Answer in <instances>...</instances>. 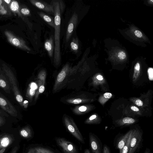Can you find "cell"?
<instances>
[{
  "label": "cell",
  "instance_id": "cell-11",
  "mask_svg": "<svg viewBox=\"0 0 153 153\" xmlns=\"http://www.w3.org/2000/svg\"><path fill=\"white\" fill-rule=\"evenodd\" d=\"M14 141L13 137L9 134H5L0 137V150L6 149Z\"/></svg>",
  "mask_w": 153,
  "mask_h": 153
},
{
  "label": "cell",
  "instance_id": "cell-31",
  "mask_svg": "<svg viewBox=\"0 0 153 153\" xmlns=\"http://www.w3.org/2000/svg\"><path fill=\"white\" fill-rule=\"evenodd\" d=\"M103 153H110L108 147L106 145H104L103 146Z\"/></svg>",
  "mask_w": 153,
  "mask_h": 153
},
{
  "label": "cell",
  "instance_id": "cell-4",
  "mask_svg": "<svg viewBox=\"0 0 153 153\" xmlns=\"http://www.w3.org/2000/svg\"><path fill=\"white\" fill-rule=\"evenodd\" d=\"M0 106L11 116L16 117L17 111L8 100L0 92Z\"/></svg>",
  "mask_w": 153,
  "mask_h": 153
},
{
  "label": "cell",
  "instance_id": "cell-29",
  "mask_svg": "<svg viewBox=\"0 0 153 153\" xmlns=\"http://www.w3.org/2000/svg\"><path fill=\"white\" fill-rule=\"evenodd\" d=\"M134 34L138 38H141L143 36L142 33L141 32L138 30L135 31Z\"/></svg>",
  "mask_w": 153,
  "mask_h": 153
},
{
  "label": "cell",
  "instance_id": "cell-30",
  "mask_svg": "<svg viewBox=\"0 0 153 153\" xmlns=\"http://www.w3.org/2000/svg\"><path fill=\"white\" fill-rule=\"evenodd\" d=\"M82 102V100L79 98L76 99L71 101L70 102L74 104H78Z\"/></svg>",
  "mask_w": 153,
  "mask_h": 153
},
{
  "label": "cell",
  "instance_id": "cell-37",
  "mask_svg": "<svg viewBox=\"0 0 153 153\" xmlns=\"http://www.w3.org/2000/svg\"><path fill=\"white\" fill-rule=\"evenodd\" d=\"M45 89V87L43 85H41L39 87V91L41 93H42L44 91Z\"/></svg>",
  "mask_w": 153,
  "mask_h": 153
},
{
  "label": "cell",
  "instance_id": "cell-38",
  "mask_svg": "<svg viewBox=\"0 0 153 153\" xmlns=\"http://www.w3.org/2000/svg\"><path fill=\"white\" fill-rule=\"evenodd\" d=\"M131 109L132 110L136 111H139V110L138 108H137V107L135 106H132L131 107Z\"/></svg>",
  "mask_w": 153,
  "mask_h": 153
},
{
  "label": "cell",
  "instance_id": "cell-35",
  "mask_svg": "<svg viewBox=\"0 0 153 153\" xmlns=\"http://www.w3.org/2000/svg\"><path fill=\"white\" fill-rule=\"evenodd\" d=\"M86 107L84 106H81L79 108V111H84L86 110Z\"/></svg>",
  "mask_w": 153,
  "mask_h": 153
},
{
  "label": "cell",
  "instance_id": "cell-36",
  "mask_svg": "<svg viewBox=\"0 0 153 153\" xmlns=\"http://www.w3.org/2000/svg\"><path fill=\"white\" fill-rule=\"evenodd\" d=\"M30 88L33 89H36L37 88V86L35 83H32L30 85Z\"/></svg>",
  "mask_w": 153,
  "mask_h": 153
},
{
  "label": "cell",
  "instance_id": "cell-23",
  "mask_svg": "<svg viewBox=\"0 0 153 153\" xmlns=\"http://www.w3.org/2000/svg\"><path fill=\"white\" fill-rule=\"evenodd\" d=\"M20 11L22 15L30 16L31 15L30 10L27 7H24L20 9Z\"/></svg>",
  "mask_w": 153,
  "mask_h": 153
},
{
  "label": "cell",
  "instance_id": "cell-14",
  "mask_svg": "<svg viewBox=\"0 0 153 153\" xmlns=\"http://www.w3.org/2000/svg\"><path fill=\"white\" fill-rule=\"evenodd\" d=\"M9 7L11 12L23 18V16L20 12L19 5L17 1L12 0Z\"/></svg>",
  "mask_w": 153,
  "mask_h": 153
},
{
  "label": "cell",
  "instance_id": "cell-25",
  "mask_svg": "<svg viewBox=\"0 0 153 153\" xmlns=\"http://www.w3.org/2000/svg\"><path fill=\"white\" fill-rule=\"evenodd\" d=\"M66 76V72L64 70L62 71L58 74L57 77V80L59 82H61L65 79Z\"/></svg>",
  "mask_w": 153,
  "mask_h": 153
},
{
  "label": "cell",
  "instance_id": "cell-33",
  "mask_svg": "<svg viewBox=\"0 0 153 153\" xmlns=\"http://www.w3.org/2000/svg\"><path fill=\"white\" fill-rule=\"evenodd\" d=\"M103 96L105 98L109 99L112 97V94L110 93H106L104 94Z\"/></svg>",
  "mask_w": 153,
  "mask_h": 153
},
{
  "label": "cell",
  "instance_id": "cell-7",
  "mask_svg": "<svg viewBox=\"0 0 153 153\" xmlns=\"http://www.w3.org/2000/svg\"><path fill=\"white\" fill-rule=\"evenodd\" d=\"M78 16L74 13L68 23L66 34V40L68 42L71 38L78 22Z\"/></svg>",
  "mask_w": 153,
  "mask_h": 153
},
{
  "label": "cell",
  "instance_id": "cell-1",
  "mask_svg": "<svg viewBox=\"0 0 153 153\" xmlns=\"http://www.w3.org/2000/svg\"><path fill=\"white\" fill-rule=\"evenodd\" d=\"M54 8V62L58 64L61 59L60 47V33L61 14L65 8V4L61 0H53L51 2Z\"/></svg>",
  "mask_w": 153,
  "mask_h": 153
},
{
  "label": "cell",
  "instance_id": "cell-9",
  "mask_svg": "<svg viewBox=\"0 0 153 153\" xmlns=\"http://www.w3.org/2000/svg\"><path fill=\"white\" fill-rule=\"evenodd\" d=\"M66 126L70 133L81 142L84 143L83 137L75 124L68 120L65 121Z\"/></svg>",
  "mask_w": 153,
  "mask_h": 153
},
{
  "label": "cell",
  "instance_id": "cell-13",
  "mask_svg": "<svg viewBox=\"0 0 153 153\" xmlns=\"http://www.w3.org/2000/svg\"><path fill=\"white\" fill-rule=\"evenodd\" d=\"M10 84L6 78L0 72V87L8 93H10L11 89Z\"/></svg>",
  "mask_w": 153,
  "mask_h": 153
},
{
  "label": "cell",
  "instance_id": "cell-3",
  "mask_svg": "<svg viewBox=\"0 0 153 153\" xmlns=\"http://www.w3.org/2000/svg\"><path fill=\"white\" fill-rule=\"evenodd\" d=\"M4 33L8 41L12 45L25 51H31L23 40L16 36L11 32L6 30Z\"/></svg>",
  "mask_w": 153,
  "mask_h": 153
},
{
  "label": "cell",
  "instance_id": "cell-10",
  "mask_svg": "<svg viewBox=\"0 0 153 153\" xmlns=\"http://www.w3.org/2000/svg\"><path fill=\"white\" fill-rule=\"evenodd\" d=\"M89 137L90 146L92 153H101L100 144L96 137L91 133Z\"/></svg>",
  "mask_w": 153,
  "mask_h": 153
},
{
  "label": "cell",
  "instance_id": "cell-6",
  "mask_svg": "<svg viewBox=\"0 0 153 153\" xmlns=\"http://www.w3.org/2000/svg\"><path fill=\"white\" fill-rule=\"evenodd\" d=\"M58 145L66 153H76V149L74 144L65 139L58 138L56 139Z\"/></svg>",
  "mask_w": 153,
  "mask_h": 153
},
{
  "label": "cell",
  "instance_id": "cell-15",
  "mask_svg": "<svg viewBox=\"0 0 153 153\" xmlns=\"http://www.w3.org/2000/svg\"><path fill=\"white\" fill-rule=\"evenodd\" d=\"M132 131V130L130 131L121 137L118 141L117 146L120 150V153H121L123 148L127 143Z\"/></svg>",
  "mask_w": 153,
  "mask_h": 153
},
{
  "label": "cell",
  "instance_id": "cell-45",
  "mask_svg": "<svg viewBox=\"0 0 153 153\" xmlns=\"http://www.w3.org/2000/svg\"><path fill=\"white\" fill-rule=\"evenodd\" d=\"M2 135H0V137L2 136Z\"/></svg>",
  "mask_w": 153,
  "mask_h": 153
},
{
  "label": "cell",
  "instance_id": "cell-20",
  "mask_svg": "<svg viewBox=\"0 0 153 153\" xmlns=\"http://www.w3.org/2000/svg\"><path fill=\"white\" fill-rule=\"evenodd\" d=\"M32 132L30 129L28 127H25L20 131V135L25 138H29L32 136Z\"/></svg>",
  "mask_w": 153,
  "mask_h": 153
},
{
  "label": "cell",
  "instance_id": "cell-16",
  "mask_svg": "<svg viewBox=\"0 0 153 153\" xmlns=\"http://www.w3.org/2000/svg\"><path fill=\"white\" fill-rule=\"evenodd\" d=\"M12 12L8 6L5 3L4 0H0V15L4 16H10Z\"/></svg>",
  "mask_w": 153,
  "mask_h": 153
},
{
  "label": "cell",
  "instance_id": "cell-5",
  "mask_svg": "<svg viewBox=\"0 0 153 153\" xmlns=\"http://www.w3.org/2000/svg\"><path fill=\"white\" fill-rule=\"evenodd\" d=\"M142 138V134L138 130L132 131L129 153H134L138 148Z\"/></svg>",
  "mask_w": 153,
  "mask_h": 153
},
{
  "label": "cell",
  "instance_id": "cell-17",
  "mask_svg": "<svg viewBox=\"0 0 153 153\" xmlns=\"http://www.w3.org/2000/svg\"><path fill=\"white\" fill-rule=\"evenodd\" d=\"M38 15L49 25L54 28V19L51 16L42 12H38Z\"/></svg>",
  "mask_w": 153,
  "mask_h": 153
},
{
  "label": "cell",
  "instance_id": "cell-24",
  "mask_svg": "<svg viewBox=\"0 0 153 153\" xmlns=\"http://www.w3.org/2000/svg\"><path fill=\"white\" fill-rule=\"evenodd\" d=\"M140 68V65L139 62H137L134 67V78H137L139 74Z\"/></svg>",
  "mask_w": 153,
  "mask_h": 153
},
{
  "label": "cell",
  "instance_id": "cell-21",
  "mask_svg": "<svg viewBox=\"0 0 153 153\" xmlns=\"http://www.w3.org/2000/svg\"><path fill=\"white\" fill-rule=\"evenodd\" d=\"M132 131L130 135L129 138L127 143L123 148L121 151V153H129L130 150V142L132 136Z\"/></svg>",
  "mask_w": 153,
  "mask_h": 153
},
{
  "label": "cell",
  "instance_id": "cell-12",
  "mask_svg": "<svg viewBox=\"0 0 153 153\" xmlns=\"http://www.w3.org/2000/svg\"><path fill=\"white\" fill-rule=\"evenodd\" d=\"M44 46L50 57H52L54 49L53 40L52 37L46 39L45 42Z\"/></svg>",
  "mask_w": 153,
  "mask_h": 153
},
{
  "label": "cell",
  "instance_id": "cell-42",
  "mask_svg": "<svg viewBox=\"0 0 153 153\" xmlns=\"http://www.w3.org/2000/svg\"><path fill=\"white\" fill-rule=\"evenodd\" d=\"M84 153H91V152L89 149H86L85 150Z\"/></svg>",
  "mask_w": 153,
  "mask_h": 153
},
{
  "label": "cell",
  "instance_id": "cell-26",
  "mask_svg": "<svg viewBox=\"0 0 153 153\" xmlns=\"http://www.w3.org/2000/svg\"><path fill=\"white\" fill-rule=\"evenodd\" d=\"M149 78L150 80L152 81L153 79V69L152 68H149L147 71Z\"/></svg>",
  "mask_w": 153,
  "mask_h": 153
},
{
  "label": "cell",
  "instance_id": "cell-39",
  "mask_svg": "<svg viewBox=\"0 0 153 153\" xmlns=\"http://www.w3.org/2000/svg\"><path fill=\"white\" fill-rule=\"evenodd\" d=\"M97 78L99 80H102L103 79V77L102 75H99L97 76Z\"/></svg>",
  "mask_w": 153,
  "mask_h": 153
},
{
  "label": "cell",
  "instance_id": "cell-8",
  "mask_svg": "<svg viewBox=\"0 0 153 153\" xmlns=\"http://www.w3.org/2000/svg\"><path fill=\"white\" fill-rule=\"evenodd\" d=\"M30 3L37 8L43 10L48 13L54 14V8L53 6L42 1L39 0H30Z\"/></svg>",
  "mask_w": 153,
  "mask_h": 153
},
{
  "label": "cell",
  "instance_id": "cell-32",
  "mask_svg": "<svg viewBox=\"0 0 153 153\" xmlns=\"http://www.w3.org/2000/svg\"><path fill=\"white\" fill-rule=\"evenodd\" d=\"M135 103L136 105L139 106H142L143 105V102L140 100L138 99L135 101Z\"/></svg>",
  "mask_w": 153,
  "mask_h": 153
},
{
  "label": "cell",
  "instance_id": "cell-2",
  "mask_svg": "<svg viewBox=\"0 0 153 153\" xmlns=\"http://www.w3.org/2000/svg\"><path fill=\"white\" fill-rule=\"evenodd\" d=\"M2 69L10 82L11 88L12 89L16 101L21 106L26 108L28 101H24L23 97L18 88L16 79L13 72L10 68L4 64L2 65Z\"/></svg>",
  "mask_w": 153,
  "mask_h": 153
},
{
  "label": "cell",
  "instance_id": "cell-41",
  "mask_svg": "<svg viewBox=\"0 0 153 153\" xmlns=\"http://www.w3.org/2000/svg\"><path fill=\"white\" fill-rule=\"evenodd\" d=\"M97 116L96 115H94L91 116L89 118V120L91 121L92 120L96 118Z\"/></svg>",
  "mask_w": 153,
  "mask_h": 153
},
{
  "label": "cell",
  "instance_id": "cell-28",
  "mask_svg": "<svg viewBox=\"0 0 153 153\" xmlns=\"http://www.w3.org/2000/svg\"><path fill=\"white\" fill-rule=\"evenodd\" d=\"M118 58L121 60L125 59L126 57V53L123 51L119 52L118 54Z\"/></svg>",
  "mask_w": 153,
  "mask_h": 153
},
{
  "label": "cell",
  "instance_id": "cell-43",
  "mask_svg": "<svg viewBox=\"0 0 153 153\" xmlns=\"http://www.w3.org/2000/svg\"><path fill=\"white\" fill-rule=\"evenodd\" d=\"M5 150V149H2L0 150V153H3Z\"/></svg>",
  "mask_w": 153,
  "mask_h": 153
},
{
  "label": "cell",
  "instance_id": "cell-22",
  "mask_svg": "<svg viewBox=\"0 0 153 153\" xmlns=\"http://www.w3.org/2000/svg\"><path fill=\"white\" fill-rule=\"evenodd\" d=\"M122 123L123 124H132L135 122L134 119L129 117H126L123 119L122 120Z\"/></svg>",
  "mask_w": 153,
  "mask_h": 153
},
{
  "label": "cell",
  "instance_id": "cell-27",
  "mask_svg": "<svg viewBox=\"0 0 153 153\" xmlns=\"http://www.w3.org/2000/svg\"><path fill=\"white\" fill-rule=\"evenodd\" d=\"M4 114L0 109V126L3 125L5 123V119Z\"/></svg>",
  "mask_w": 153,
  "mask_h": 153
},
{
  "label": "cell",
  "instance_id": "cell-44",
  "mask_svg": "<svg viewBox=\"0 0 153 153\" xmlns=\"http://www.w3.org/2000/svg\"><path fill=\"white\" fill-rule=\"evenodd\" d=\"M144 153H149V151L147 150H146Z\"/></svg>",
  "mask_w": 153,
  "mask_h": 153
},
{
  "label": "cell",
  "instance_id": "cell-34",
  "mask_svg": "<svg viewBox=\"0 0 153 153\" xmlns=\"http://www.w3.org/2000/svg\"><path fill=\"white\" fill-rule=\"evenodd\" d=\"M35 90L30 88L29 91V94L31 96H33L35 93Z\"/></svg>",
  "mask_w": 153,
  "mask_h": 153
},
{
  "label": "cell",
  "instance_id": "cell-18",
  "mask_svg": "<svg viewBox=\"0 0 153 153\" xmlns=\"http://www.w3.org/2000/svg\"><path fill=\"white\" fill-rule=\"evenodd\" d=\"M27 153H54L52 151L44 148L37 147L30 149Z\"/></svg>",
  "mask_w": 153,
  "mask_h": 153
},
{
  "label": "cell",
  "instance_id": "cell-19",
  "mask_svg": "<svg viewBox=\"0 0 153 153\" xmlns=\"http://www.w3.org/2000/svg\"><path fill=\"white\" fill-rule=\"evenodd\" d=\"M70 48L73 52L77 53L79 49V43L77 38H73L70 43Z\"/></svg>",
  "mask_w": 153,
  "mask_h": 153
},
{
  "label": "cell",
  "instance_id": "cell-40",
  "mask_svg": "<svg viewBox=\"0 0 153 153\" xmlns=\"http://www.w3.org/2000/svg\"><path fill=\"white\" fill-rule=\"evenodd\" d=\"M12 0H4L5 3L8 6L10 4Z\"/></svg>",
  "mask_w": 153,
  "mask_h": 153
}]
</instances>
